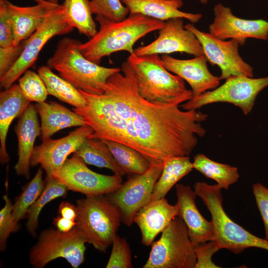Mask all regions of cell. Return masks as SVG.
Wrapping results in <instances>:
<instances>
[{
	"mask_svg": "<svg viewBox=\"0 0 268 268\" xmlns=\"http://www.w3.org/2000/svg\"><path fill=\"white\" fill-rule=\"evenodd\" d=\"M24 41L18 45L0 47V77L3 75L17 61L24 49Z\"/></svg>",
	"mask_w": 268,
	"mask_h": 268,
	"instance_id": "74e56055",
	"label": "cell"
},
{
	"mask_svg": "<svg viewBox=\"0 0 268 268\" xmlns=\"http://www.w3.org/2000/svg\"><path fill=\"white\" fill-rule=\"evenodd\" d=\"M13 44V26L3 0H0V47Z\"/></svg>",
	"mask_w": 268,
	"mask_h": 268,
	"instance_id": "f35d334b",
	"label": "cell"
},
{
	"mask_svg": "<svg viewBox=\"0 0 268 268\" xmlns=\"http://www.w3.org/2000/svg\"><path fill=\"white\" fill-rule=\"evenodd\" d=\"M253 192L264 224L265 238L268 240V189L257 183L253 185Z\"/></svg>",
	"mask_w": 268,
	"mask_h": 268,
	"instance_id": "ab89813d",
	"label": "cell"
},
{
	"mask_svg": "<svg viewBox=\"0 0 268 268\" xmlns=\"http://www.w3.org/2000/svg\"><path fill=\"white\" fill-rule=\"evenodd\" d=\"M76 206L75 226L87 243L105 253L122 222L118 210L104 195L86 196Z\"/></svg>",
	"mask_w": 268,
	"mask_h": 268,
	"instance_id": "8992f818",
	"label": "cell"
},
{
	"mask_svg": "<svg viewBox=\"0 0 268 268\" xmlns=\"http://www.w3.org/2000/svg\"><path fill=\"white\" fill-rule=\"evenodd\" d=\"M178 214L177 204H170L165 198L144 205L137 213L134 221L139 228L141 243L145 246L151 245L155 237Z\"/></svg>",
	"mask_w": 268,
	"mask_h": 268,
	"instance_id": "d6986e66",
	"label": "cell"
},
{
	"mask_svg": "<svg viewBox=\"0 0 268 268\" xmlns=\"http://www.w3.org/2000/svg\"><path fill=\"white\" fill-rule=\"evenodd\" d=\"M74 28L68 23L63 5L50 9L40 27L24 41L23 51L13 66L0 77V85L6 89L35 62L45 45L53 37L69 33Z\"/></svg>",
	"mask_w": 268,
	"mask_h": 268,
	"instance_id": "9c48e42d",
	"label": "cell"
},
{
	"mask_svg": "<svg viewBox=\"0 0 268 268\" xmlns=\"http://www.w3.org/2000/svg\"><path fill=\"white\" fill-rule=\"evenodd\" d=\"M221 189L217 185L197 182L194 191L211 215L214 231V241L220 249H226L239 254L249 248L268 251V240L252 234L233 221L223 207Z\"/></svg>",
	"mask_w": 268,
	"mask_h": 268,
	"instance_id": "5b68a950",
	"label": "cell"
},
{
	"mask_svg": "<svg viewBox=\"0 0 268 268\" xmlns=\"http://www.w3.org/2000/svg\"><path fill=\"white\" fill-rule=\"evenodd\" d=\"M58 213L64 218L76 221L77 217V207L69 202L63 201L59 206Z\"/></svg>",
	"mask_w": 268,
	"mask_h": 268,
	"instance_id": "60d3db41",
	"label": "cell"
},
{
	"mask_svg": "<svg viewBox=\"0 0 268 268\" xmlns=\"http://www.w3.org/2000/svg\"><path fill=\"white\" fill-rule=\"evenodd\" d=\"M175 52L185 53L195 57L203 55L200 41L195 34L185 28L183 21L180 18L165 21L155 40L134 49V52L139 56L169 55Z\"/></svg>",
	"mask_w": 268,
	"mask_h": 268,
	"instance_id": "5bb4252c",
	"label": "cell"
},
{
	"mask_svg": "<svg viewBox=\"0 0 268 268\" xmlns=\"http://www.w3.org/2000/svg\"><path fill=\"white\" fill-rule=\"evenodd\" d=\"M53 177L73 192L86 196L107 195L122 184V176L106 175L90 169L80 157L73 155L67 159Z\"/></svg>",
	"mask_w": 268,
	"mask_h": 268,
	"instance_id": "7c38bea8",
	"label": "cell"
},
{
	"mask_svg": "<svg viewBox=\"0 0 268 268\" xmlns=\"http://www.w3.org/2000/svg\"><path fill=\"white\" fill-rule=\"evenodd\" d=\"M93 133V129L85 125L63 137L43 141L35 147L30 159V166L40 165L46 173V178L53 177L54 173L64 164L67 157L74 153L82 143Z\"/></svg>",
	"mask_w": 268,
	"mask_h": 268,
	"instance_id": "9a60e30c",
	"label": "cell"
},
{
	"mask_svg": "<svg viewBox=\"0 0 268 268\" xmlns=\"http://www.w3.org/2000/svg\"><path fill=\"white\" fill-rule=\"evenodd\" d=\"M268 86V76H233L216 88L192 97L181 106L185 110H191L212 103H228L238 107L245 115H248L251 113L258 95Z\"/></svg>",
	"mask_w": 268,
	"mask_h": 268,
	"instance_id": "30bf717a",
	"label": "cell"
},
{
	"mask_svg": "<svg viewBox=\"0 0 268 268\" xmlns=\"http://www.w3.org/2000/svg\"><path fill=\"white\" fill-rule=\"evenodd\" d=\"M6 194L3 195L4 205L0 210V250L3 252L6 249L7 240L12 233L19 230V222L14 219L12 214L13 204L7 194V185Z\"/></svg>",
	"mask_w": 268,
	"mask_h": 268,
	"instance_id": "e575fe53",
	"label": "cell"
},
{
	"mask_svg": "<svg viewBox=\"0 0 268 268\" xmlns=\"http://www.w3.org/2000/svg\"><path fill=\"white\" fill-rule=\"evenodd\" d=\"M37 72L45 84L48 95L74 108H82L86 105V101L80 91L64 78L54 73L48 66L40 67Z\"/></svg>",
	"mask_w": 268,
	"mask_h": 268,
	"instance_id": "484cf974",
	"label": "cell"
},
{
	"mask_svg": "<svg viewBox=\"0 0 268 268\" xmlns=\"http://www.w3.org/2000/svg\"><path fill=\"white\" fill-rule=\"evenodd\" d=\"M185 28L197 37L207 61L211 65L219 67L220 80L238 75L254 76L253 67L244 61L239 54L240 45L237 41L217 38L209 33L200 30L193 23L187 24Z\"/></svg>",
	"mask_w": 268,
	"mask_h": 268,
	"instance_id": "4fadbf2b",
	"label": "cell"
},
{
	"mask_svg": "<svg viewBox=\"0 0 268 268\" xmlns=\"http://www.w3.org/2000/svg\"><path fill=\"white\" fill-rule=\"evenodd\" d=\"M43 172L41 167L15 199L13 204L12 214L16 221L19 222L26 217L29 208L42 193L45 185L43 179Z\"/></svg>",
	"mask_w": 268,
	"mask_h": 268,
	"instance_id": "1f68e13d",
	"label": "cell"
},
{
	"mask_svg": "<svg viewBox=\"0 0 268 268\" xmlns=\"http://www.w3.org/2000/svg\"><path fill=\"white\" fill-rule=\"evenodd\" d=\"M63 5L68 23L81 34L91 38L97 30L88 0H64Z\"/></svg>",
	"mask_w": 268,
	"mask_h": 268,
	"instance_id": "4dcf8cb0",
	"label": "cell"
},
{
	"mask_svg": "<svg viewBox=\"0 0 268 268\" xmlns=\"http://www.w3.org/2000/svg\"><path fill=\"white\" fill-rule=\"evenodd\" d=\"M11 18L13 32V44L27 39L43 23L49 10L59 4L49 1L30 6H20L3 0Z\"/></svg>",
	"mask_w": 268,
	"mask_h": 268,
	"instance_id": "44dd1931",
	"label": "cell"
},
{
	"mask_svg": "<svg viewBox=\"0 0 268 268\" xmlns=\"http://www.w3.org/2000/svg\"><path fill=\"white\" fill-rule=\"evenodd\" d=\"M130 14L137 13L154 19L166 21L176 18H185L191 23L198 22L202 15L182 11V0H121Z\"/></svg>",
	"mask_w": 268,
	"mask_h": 268,
	"instance_id": "603a6c76",
	"label": "cell"
},
{
	"mask_svg": "<svg viewBox=\"0 0 268 268\" xmlns=\"http://www.w3.org/2000/svg\"><path fill=\"white\" fill-rule=\"evenodd\" d=\"M102 140L126 174H142L148 170L151 163L140 153L123 143Z\"/></svg>",
	"mask_w": 268,
	"mask_h": 268,
	"instance_id": "f546056e",
	"label": "cell"
},
{
	"mask_svg": "<svg viewBox=\"0 0 268 268\" xmlns=\"http://www.w3.org/2000/svg\"><path fill=\"white\" fill-rule=\"evenodd\" d=\"M37 2V3H46L48 1L47 0H33Z\"/></svg>",
	"mask_w": 268,
	"mask_h": 268,
	"instance_id": "7bdbcfd3",
	"label": "cell"
},
{
	"mask_svg": "<svg viewBox=\"0 0 268 268\" xmlns=\"http://www.w3.org/2000/svg\"><path fill=\"white\" fill-rule=\"evenodd\" d=\"M18 85L25 98L31 102H44L48 95L45 83L40 75L27 69L18 79Z\"/></svg>",
	"mask_w": 268,
	"mask_h": 268,
	"instance_id": "d6a6232c",
	"label": "cell"
},
{
	"mask_svg": "<svg viewBox=\"0 0 268 268\" xmlns=\"http://www.w3.org/2000/svg\"><path fill=\"white\" fill-rule=\"evenodd\" d=\"M163 167V164H151L145 173L133 175L118 188L106 195L118 210L121 222L127 226L132 225L138 211L150 201Z\"/></svg>",
	"mask_w": 268,
	"mask_h": 268,
	"instance_id": "8fae6325",
	"label": "cell"
},
{
	"mask_svg": "<svg viewBox=\"0 0 268 268\" xmlns=\"http://www.w3.org/2000/svg\"><path fill=\"white\" fill-rule=\"evenodd\" d=\"M193 169V162L189 156L167 158L164 161L161 174L154 187L150 201L165 198L171 188Z\"/></svg>",
	"mask_w": 268,
	"mask_h": 268,
	"instance_id": "d4e9b609",
	"label": "cell"
},
{
	"mask_svg": "<svg viewBox=\"0 0 268 268\" xmlns=\"http://www.w3.org/2000/svg\"><path fill=\"white\" fill-rule=\"evenodd\" d=\"M193 165L194 169L205 177L214 180L221 189H228L239 178L237 167L217 162L203 154L194 156Z\"/></svg>",
	"mask_w": 268,
	"mask_h": 268,
	"instance_id": "83f0119b",
	"label": "cell"
},
{
	"mask_svg": "<svg viewBox=\"0 0 268 268\" xmlns=\"http://www.w3.org/2000/svg\"><path fill=\"white\" fill-rule=\"evenodd\" d=\"M35 107L41 119L42 141L62 129L86 125L81 115L56 102L37 103Z\"/></svg>",
	"mask_w": 268,
	"mask_h": 268,
	"instance_id": "cb8c5ba5",
	"label": "cell"
},
{
	"mask_svg": "<svg viewBox=\"0 0 268 268\" xmlns=\"http://www.w3.org/2000/svg\"><path fill=\"white\" fill-rule=\"evenodd\" d=\"M213 13V21L208 26L209 33L217 38L233 39L240 46L249 38L268 39V21L239 18L233 14L230 7L221 3L215 5Z\"/></svg>",
	"mask_w": 268,
	"mask_h": 268,
	"instance_id": "2e32d148",
	"label": "cell"
},
{
	"mask_svg": "<svg viewBox=\"0 0 268 268\" xmlns=\"http://www.w3.org/2000/svg\"><path fill=\"white\" fill-rule=\"evenodd\" d=\"M68 189L53 177L46 178L44 189L33 205L29 208L27 216L26 228L33 237L37 236L39 217L43 207L52 201L60 197H65Z\"/></svg>",
	"mask_w": 268,
	"mask_h": 268,
	"instance_id": "f1b7e54d",
	"label": "cell"
},
{
	"mask_svg": "<svg viewBox=\"0 0 268 268\" xmlns=\"http://www.w3.org/2000/svg\"><path fill=\"white\" fill-rule=\"evenodd\" d=\"M164 67L188 82L192 88L193 97L213 90L220 84L219 77L209 70L207 60L204 55L195 58L181 60L168 55L161 56Z\"/></svg>",
	"mask_w": 268,
	"mask_h": 268,
	"instance_id": "e0dca14e",
	"label": "cell"
},
{
	"mask_svg": "<svg viewBox=\"0 0 268 268\" xmlns=\"http://www.w3.org/2000/svg\"><path fill=\"white\" fill-rule=\"evenodd\" d=\"M112 245L111 255L106 268H133L131 251L127 240L116 234L113 237Z\"/></svg>",
	"mask_w": 268,
	"mask_h": 268,
	"instance_id": "d590c367",
	"label": "cell"
},
{
	"mask_svg": "<svg viewBox=\"0 0 268 268\" xmlns=\"http://www.w3.org/2000/svg\"><path fill=\"white\" fill-rule=\"evenodd\" d=\"M121 69L108 79L103 94L79 90L87 104L73 110L93 129L89 138L131 147L151 164H163L171 157L189 156L198 144L197 136L206 134L201 123L207 115L181 110L179 105L149 102L139 94L127 61Z\"/></svg>",
	"mask_w": 268,
	"mask_h": 268,
	"instance_id": "6da1fadb",
	"label": "cell"
},
{
	"mask_svg": "<svg viewBox=\"0 0 268 268\" xmlns=\"http://www.w3.org/2000/svg\"><path fill=\"white\" fill-rule=\"evenodd\" d=\"M199 1L202 4H206L208 2V0H199Z\"/></svg>",
	"mask_w": 268,
	"mask_h": 268,
	"instance_id": "f6af8a7d",
	"label": "cell"
},
{
	"mask_svg": "<svg viewBox=\"0 0 268 268\" xmlns=\"http://www.w3.org/2000/svg\"><path fill=\"white\" fill-rule=\"evenodd\" d=\"M195 246L187 227L178 216L162 231L159 239L151 245L143 268H195Z\"/></svg>",
	"mask_w": 268,
	"mask_h": 268,
	"instance_id": "52a82bcc",
	"label": "cell"
},
{
	"mask_svg": "<svg viewBox=\"0 0 268 268\" xmlns=\"http://www.w3.org/2000/svg\"><path fill=\"white\" fill-rule=\"evenodd\" d=\"M81 42L69 37L59 41L47 66L78 90L92 94H102L108 79L120 72V67H107L92 62L80 51Z\"/></svg>",
	"mask_w": 268,
	"mask_h": 268,
	"instance_id": "277c9868",
	"label": "cell"
},
{
	"mask_svg": "<svg viewBox=\"0 0 268 268\" xmlns=\"http://www.w3.org/2000/svg\"><path fill=\"white\" fill-rule=\"evenodd\" d=\"M73 155L80 157L86 164L109 169L122 176L126 174L101 139L87 138Z\"/></svg>",
	"mask_w": 268,
	"mask_h": 268,
	"instance_id": "4316f807",
	"label": "cell"
},
{
	"mask_svg": "<svg viewBox=\"0 0 268 268\" xmlns=\"http://www.w3.org/2000/svg\"><path fill=\"white\" fill-rule=\"evenodd\" d=\"M100 27L96 34L78 48L89 61L99 65L102 58L112 54L126 51L134 53V46L147 34L159 30L164 25L162 21L143 15L129 14L124 20L113 21L96 16Z\"/></svg>",
	"mask_w": 268,
	"mask_h": 268,
	"instance_id": "7a4b0ae2",
	"label": "cell"
},
{
	"mask_svg": "<svg viewBox=\"0 0 268 268\" xmlns=\"http://www.w3.org/2000/svg\"><path fill=\"white\" fill-rule=\"evenodd\" d=\"M86 243L75 226L67 232L49 228L42 231L29 252L30 264L43 268L51 262L63 258L73 268H78L84 261Z\"/></svg>",
	"mask_w": 268,
	"mask_h": 268,
	"instance_id": "ba28073f",
	"label": "cell"
},
{
	"mask_svg": "<svg viewBox=\"0 0 268 268\" xmlns=\"http://www.w3.org/2000/svg\"><path fill=\"white\" fill-rule=\"evenodd\" d=\"M90 6L92 14L113 21H120L130 14L121 0H91Z\"/></svg>",
	"mask_w": 268,
	"mask_h": 268,
	"instance_id": "836d02e7",
	"label": "cell"
},
{
	"mask_svg": "<svg viewBox=\"0 0 268 268\" xmlns=\"http://www.w3.org/2000/svg\"><path fill=\"white\" fill-rule=\"evenodd\" d=\"M18 84H13L0 93V161H9L6 141L9 128L16 118L20 117L30 104Z\"/></svg>",
	"mask_w": 268,
	"mask_h": 268,
	"instance_id": "7402d4cb",
	"label": "cell"
},
{
	"mask_svg": "<svg viewBox=\"0 0 268 268\" xmlns=\"http://www.w3.org/2000/svg\"><path fill=\"white\" fill-rule=\"evenodd\" d=\"M48 0V1L50 2L55 3V4H58V1H59V0Z\"/></svg>",
	"mask_w": 268,
	"mask_h": 268,
	"instance_id": "ee69618b",
	"label": "cell"
},
{
	"mask_svg": "<svg viewBox=\"0 0 268 268\" xmlns=\"http://www.w3.org/2000/svg\"><path fill=\"white\" fill-rule=\"evenodd\" d=\"M14 130L18 140V160L14 169L18 175L28 179L35 141L41 133L35 105L29 104L20 117Z\"/></svg>",
	"mask_w": 268,
	"mask_h": 268,
	"instance_id": "ffe728a7",
	"label": "cell"
},
{
	"mask_svg": "<svg viewBox=\"0 0 268 268\" xmlns=\"http://www.w3.org/2000/svg\"><path fill=\"white\" fill-rule=\"evenodd\" d=\"M132 67L139 94L150 103L179 105L193 97L184 80L164 66L158 55L130 54L127 60Z\"/></svg>",
	"mask_w": 268,
	"mask_h": 268,
	"instance_id": "3957f363",
	"label": "cell"
},
{
	"mask_svg": "<svg viewBox=\"0 0 268 268\" xmlns=\"http://www.w3.org/2000/svg\"><path fill=\"white\" fill-rule=\"evenodd\" d=\"M178 217L185 224L189 237L194 244L213 241L214 226L212 221L206 220L199 211L196 204L197 195L189 186L175 185Z\"/></svg>",
	"mask_w": 268,
	"mask_h": 268,
	"instance_id": "ac0fdd59",
	"label": "cell"
},
{
	"mask_svg": "<svg viewBox=\"0 0 268 268\" xmlns=\"http://www.w3.org/2000/svg\"><path fill=\"white\" fill-rule=\"evenodd\" d=\"M53 223L57 229L62 232H67L76 225V222L64 218L60 215L53 218Z\"/></svg>",
	"mask_w": 268,
	"mask_h": 268,
	"instance_id": "b9f144b4",
	"label": "cell"
},
{
	"mask_svg": "<svg viewBox=\"0 0 268 268\" xmlns=\"http://www.w3.org/2000/svg\"><path fill=\"white\" fill-rule=\"evenodd\" d=\"M220 249L214 241H209L195 245L197 258L195 268H220L212 261V256Z\"/></svg>",
	"mask_w": 268,
	"mask_h": 268,
	"instance_id": "8d00e7d4",
	"label": "cell"
}]
</instances>
